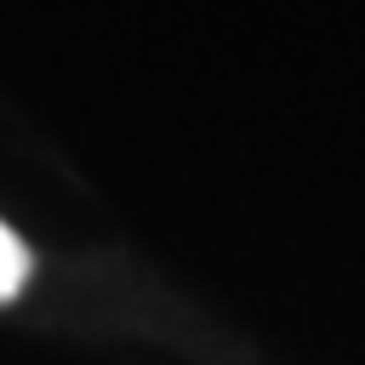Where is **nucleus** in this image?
Wrapping results in <instances>:
<instances>
[{
  "label": "nucleus",
  "mask_w": 365,
  "mask_h": 365,
  "mask_svg": "<svg viewBox=\"0 0 365 365\" xmlns=\"http://www.w3.org/2000/svg\"><path fill=\"white\" fill-rule=\"evenodd\" d=\"M23 279H29V251H23V240L0 222V302H6V297H17V291H23Z\"/></svg>",
  "instance_id": "nucleus-1"
}]
</instances>
